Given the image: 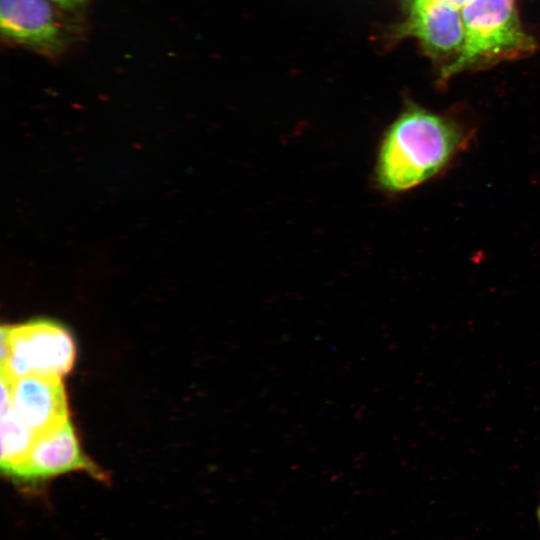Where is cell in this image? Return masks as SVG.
I'll return each instance as SVG.
<instances>
[{
	"mask_svg": "<svg viewBox=\"0 0 540 540\" xmlns=\"http://www.w3.org/2000/svg\"><path fill=\"white\" fill-rule=\"evenodd\" d=\"M471 132L453 118L410 103L384 130L374 165V181L389 194L428 181L468 144Z\"/></svg>",
	"mask_w": 540,
	"mask_h": 540,
	"instance_id": "obj_1",
	"label": "cell"
},
{
	"mask_svg": "<svg viewBox=\"0 0 540 540\" xmlns=\"http://www.w3.org/2000/svg\"><path fill=\"white\" fill-rule=\"evenodd\" d=\"M465 38L461 53L441 69V80L532 54L535 39L519 19L515 0H470L461 9Z\"/></svg>",
	"mask_w": 540,
	"mask_h": 540,
	"instance_id": "obj_2",
	"label": "cell"
},
{
	"mask_svg": "<svg viewBox=\"0 0 540 540\" xmlns=\"http://www.w3.org/2000/svg\"><path fill=\"white\" fill-rule=\"evenodd\" d=\"M1 372L61 377L73 367L76 348L70 332L56 321L36 319L1 326Z\"/></svg>",
	"mask_w": 540,
	"mask_h": 540,
	"instance_id": "obj_3",
	"label": "cell"
},
{
	"mask_svg": "<svg viewBox=\"0 0 540 540\" xmlns=\"http://www.w3.org/2000/svg\"><path fill=\"white\" fill-rule=\"evenodd\" d=\"M73 12L50 0H0L2 38L42 55L56 56L79 34Z\"/></svg>",
	"mask_w": 540,
	"mask_h": 540,
	"instance_id": "obj_4",
	"label": "cell"
},
{
	"mask_svg": "<svg viewBox=\"0 0 540 540\" xmlns=\"http://www.w3.org/2000/svg\"><path fill=\"white\" fill-rule=\"evenodd\" d=\"M80 471L98 481L108 480L107 473L83 452L74 427L67 420L38 435L26 458L6 476L23 490L33 491L54 477Z\"/></svg>",
	"mask_w": 540,
	"mask_h": 540,
	"instance_id": "obj_5",
	"label": "cell"
},
{
	"mask_svg": "<svg viewBox=\"0 0 540 540\" xmlns=\"http://www.w3.org/2000/svg\"><path fill=\"white\" fill-rule=\"evenodd\" d=\"M407 37L418 40L434 60L457 58L465 38L461 10L439 0H413L405 20L392 31L394 40Z\"/></svg>",
	"mask_w": 540,
	"mask_h": 540,
	"instance_id": "obj_6",
	"label": "cell"
},
{
	"mask_svg": "<svg viewBox=\"0 0 540 540\" xmlns=\"http://www.w3.org/2000/svg\"><path fill=\"white\" fill-rule=\"evenodd\" d=\"M12 405L36 436L69 420L61 377L28 375L12 378Z\"/></svg>",
	"mask_w": 540,
	"mask_h": 540,
	"instance_id": "obj_7",
	"label": "cell"
},
{
	"mask_svg": "<svg viewBox=\"0 0 540 540\" xmlns=\"http://www.w3.org/2000/svg\"><path fill=\"white\" fill-rule=\"evenodd\" d=\"M36 434L15 411L12 402L1 406V470L7 475L30 452Z\"/></svg>",
	"mask_w": 540,
	"mask_h": 540,
	"instance_id": "obj_8",
	"label": "cell"
},
{
	"mask_svg": "<svg viewBox=\"0 0 540 540\" xmlns=\"http://www.w3.org/2000/svg\"><path fill=\"white\" fill-rule=\"evenodd\" d=\"M50 1L56 3L57 5L67 10L74 11V12L82 8L87 2V0H50Z\"/></svg>",
	"mask_w": 540,
	"mask_h": 540,
	"instance_id": "obj_9",
	"label": "cell"
},
{
	"mask_svg": "<svg viewBox=\"0 0 540 540\" xmlns=\"http://www.w3.org/2000/svg\"><path fill=\"white\" fill-rule=\"evenodd\" d=\"M456 9L461 10L470 0H439Z\"/></svg>",
	"mask_w": 540,
	"mask_h": 540,
	"instance_id": "obj_10",
	"label": "cell"
},
{
	"mask_svg": "<svg viewBox=\"0 0 540 540\" xmlns=\"http://www.w3.org/2000/svg\"><path fill=\"white\" fill-rule=\"evenodd\" d=\"M538 521H539V529H540V505H539V508H538Z\"/></svg>",
	"mask_w": 540,
	"mask_h": 540,
	"instance_id": "obj_11",
	"label": "cell"
}]
</instances>
